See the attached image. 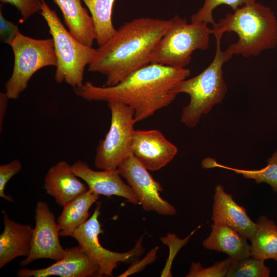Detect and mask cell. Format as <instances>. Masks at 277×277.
<instances>
[{"label": "cell", "instance_id": "1", "mask_svg": "<svg viewBox=\"0 0 277 277\" xmlns=\"http://www.w3.org/2000/svg\"><path fill=\"white\" fill-rule=\"evenodd\" d=\"M190 74L186 68L150 63L115 85L101 87L87 82L73 91L88 101L121 102L132 109L138 122L170 105L177 95L174 87Z\"/></svg>", "mask_w": 277, "mask_h": 277}, {"label": "cell", "instance_id": "2", "mask_svg": "<svg viewBox=\"0 0 277 277\" xmlns=\"http://www.w3.org/2000/svg\"><path fill=\"white\" fill-rule=\"evenodd\" d=\"M171 20L140 17L125 23L106 43L99 46L88 70L106 76L104 86L117 84L150 63L151 55Z\"/></svg>", "mask_w": 277, "mask_h": 277}, {"label": "cell", "instance_id": "3", "mask_svg": "<svg viewBox=\"0 0 277 277\" xmlns=\"http://www.w3.org/2000/svg\"><path fill=\"white\" fill-rule=\"evenodd\" d=\"M235 32L238 41L224 51L230 57L258 56L262 51L277 46V19L271 8L259 3L243 5L228 13L211 29L214 35Z\"/></svg>", "mask_w": 277, "mask_h": 277}, {"label": "cell", "instance_id": "4", "mask_svg": "<svg viewBox=\"0 0 277 277\" xmlns=\"http://www.w3.org/2000/svg\"><path fill=\"white\" fill-rule=\"evenodd\" d=\"M214 36L216 51L212 62L199 74L182 81L173 89L176 95L183 93L190 97L189 103L183 109L181 115V122L188 128L196 127L203 115L222 103L227 92L223 65L231 57L222 50V35Z\"/></svg>", "mask_w": 277, "mask_h": 277}, {"label": "cell", "instance_id": "5", "mask_svg": "<svg viewBox=\"0 0 277 277\" xmlns=\"http://www.w3.org/2000/svg\"><path fill=\"white\" fill-rule=\"evenodd\" d=\"M42 1L41 14L46 21L53 41L57 65L54 79L73 88L82 87L85 67L91 62L96 49L76 39L64 26L56 12Z\"/></svg>", "mask_w": 277, "mask_h": 277}, {"label": "cell", "instance_id": "6", "mask_svg": "<svg viewBox=\"0 0 277 277\" xmlns=\"http://www.w3.org/2000/svg\"><path fill=\"white\" fill-rule=\"evenodd\" d=\"M170 20V25L152 52L150 62L185 68L195 50L208 48L211 29L205 23L188 24L178 15Z\"/></svg>", "mask_w": 277, "mask_h": 277}, {"label": "cell", "instance_id": "7", "mask_svg": "<svg viewBox=\"0 0 277 277\" xmlns=\"http://www.w3.org/2000/svg\"><path fill=\"white\" fill-rule=\"evenodd\" d=\"M14 54V66L11 77L5 83L9 99H17L27 88L33 75L47 66H56L52 38L35 39L19 32L10 45Z\"/></svg>", "mask_w": 277, "mask_h": 277}, {"label": "cell", "instance_id": "8", "mask_svg": "<svg viewBox=\"0 0 277 277\" xmlns=\"http://www.w3.org/2000/svg\"><path fill=\"white\" fill-rule=\"evenodd\" d=\"M111 112V124L105 137L100 141L94 165L102 170H116L132 155L131 145L136 123L132 108L119 101L108 103Z\"/></svg>", "mask_w": 277, "mask_h": 277}, {"label": "cell", "instance_id": "9", "mask_svg": "<svg viewBox=\"0 0 277 277\" xmlns=\"http://www.w3.org/2000/svg\"><path fill=\"white\" fill-rule=\"evenodd\" d=\"M101 207L98 203L92 215L74 230L71 237L77 241L82 250L99 266L98 276H112L118 263L130 260L143 250L141 245V239L132 250L126 252L112 251L100 244L98 235L103 233L98 221Z\"/></svg>", "mask_w": 277, "mask_h": 277}, {"label": "cell", "instance_id": "10", "mask_svg": "<svg viewBox=\"0 0 277 277\" xmlns=\"http://www.w3.org/2000/svg\"><path fill=\"white\" fill-rule=\"evenodd\" d=\"M117 169L121 176L126 180L138 204L144 210L165 215L175 214L174 207L160 196V192L163 190L161 184L153 179L148 170L133 155L124 161Z\"/></svg>", "mask_w": 277, "mask_h": 277}, {"label": "cell", "instance_id": "11", "mask_svg": "<svg viewBox=\"0 0 277 277\" xmlns=\"http://www.w3.org/2000/svg\"><path fill=\"white\" fill-rule=\"evenodd\" d=\"M35 226L33 228L29 254L21 262L24 267L42 259L59 261L65 253L60 240V230L53 213L44 201L37 202L35 209Z\"/></svg>", "mask_w": 277, "mask_h": 277}, {"label": "cell", "instance_id": "12", "mask_svg": "<svg viewBox=\"0 0 277 277\" xmlns=\"http://www.w3.org/2000/svg\"><path fill=\"white\" fill-rule=\"evenodd\" d=\"M131 151L148 170L156 171L170 162L178 149L159 130H135Z\"/></svg>", "mask_w": 277, "mask_h": 277}, {"label": "cell", "instance_id": "13", "mask_svg": "<svg viewBox=\"0 0 277 277\" xmlns=\"http://www.w3.org/2000/svg\"><path fill=\"white\" fill-rule=\"evenodd\" d=\"M99 266L78 246L65 249L63 259L46 268L18 269V277H47L56 275L62 277L98 276Z\"/></svg>", "mask_w": 277, "mask_h": 277}, {"label": "cell", "instance_id": "14", "mask_svg": "<svg viewBox=\"0 0 277 277\" xmlns=\"http://www.w3.org/2000/svg\"><path fill=\"white\" fill-rule=\"evenodd\" d=\"M71 169L77 176L87 184L88 189L92 192L108 196H118L134 204H138L132 188L122 180L117 169L95 171L81 160L74 163Z\"/></svg>", "mask_w": 277, "mask_h": 277}, {"label": "cell", "instance_id": "15", "mask_svg": "<svg viewBox=\"0 0 277 277\" xmlns=\"http://www.w3.org/2000/svg\"><path fill=\"white\" fill-rule=\"evenodd\" d=\"M211 219L214 223L231 227L249 240L256 229V223L250 219L245 208L238 204L220 184L215 188Z\"/></svg>", "mask_w": 277, "mask_h": 277}, {"label": "cell", "instance_id": "16", "mask_svg": "<svg viewBox=\"0 0 277 277\" xmlns=\"http://www.w3.org/2000/svg\"><path fill=\"white\" fill-rule=\"evenodd\" d=\"M78 178L72 171L71 165L61 161L48 170L44 188L58 205L63 207L88 189Z\"/></svg>", "mask_w": 277, "mask_h": 277}, {"label": "cell", "instance_id": "17", "mask_svg": "<svg viewBox=\"0 0 277 277\" xmlns=\"http://www.w3.org/2000/svg\"><path fill=\"white\" fill-rule=\"evenodd\" d=\"M4 214V229L0 234V268L18 256L27 257L30 253L33 228L21 224Z\"/></svg>", "mask_w": 277, "mask_h": 277}, {"label": "cell", "instance_id": "18", "mask_svg": "<svg viewBox=\"0 0 277 277\" xmlns=\"http://www.w3.org/2000/svg\"><path fill=\"white\" fill-rule=\"evenodd\" d=\"M211 228L210 235L203 242L205 248L224 252L235 261L251 256L247 239L237 231L220 223L213 222Z\"/></svg>", "mask_w": 277, "mask_h": 277}, {"label": "cell", "instance_id": "19", "mask_svg": "<svg viewBox=\"0 0 277 277\" xmlns=\"http://www.w3.org/2000/svg\"><path fill=\"white\" fill-rule=\"evenodd\" d=\"M61 10L71 34L81 43L92 47L96 38L93 22L82 0H53Z\"/></svg>", "mask_w": 277, "mask_h": 277}, {"label": "cell", "instance_id": "20", "mask_svg": "<svg viewBox=\"0 0 277 277\" xmlns=\"http://www.w3.org/2000/svg\"><path fill=\"white\" fill-rule=\"evenodd\" d=\"M99 199V195L88 189L63 206L57 220L60 235L71 236L74 230L89 219V210Z\"/></svg>", "mask_w": 277, "mask_h": 277}, {"label": "cell", "instance_id": "21", "mask_svg": "<svg viewBox=\"0 0 277 277\" xmlns=\"http://www.w3.org/2000/svg\"><path fill=\"white\" fill-rule=\"evenodd\" d=\"M255 232L250 239L251 256L265 262L268 259L277 261V225L265 215L256 222Z\"/></svg>", "mask_w": 277, "mask_h": 277}, {"label": "cell", "instance_id": "22", "mask_svg": "<svg viewBox=\"0 0 277 277\" xmlns=\"http://www.w3.org/2000/svg\"><path fill=\"white\" fill-rule=\"evenodd\" d=\"M88 7L92 18L96 33L95 40L99 46L110 40L116 33L112 21L115 0H82Z\"/></svg>", "mask_w": 277, "mask_h": 277}, {"label": "cell", "instance_id": "23", "mask_svg": "<svg viewBox=\"0 0 277 277\" xmlns=\"http://www.w3.org/2000/svg\"><path fill=\"white\" fill-rule=\"evenodd\" d=\"M267 165L258 170H245L229 167L217 163L214 159L207 157L203 160L202 167L208 169L222 168L234 171L247 179H252L257 184L265 183L270 185L273 191L277 192V149L267 160Z\"/></svg>", "mask_w": 277, "mask_h": 277}, {"label": "cell", "instance_id": "24", "mask_svg": "<svg viewBox=\"0 0 277 277\" xmlns=\"http://www.w3.org/2000/svg\"><path fill=\"white\" fill-rule=\"evenodd\" d=\"M264 262L251 256L234 261L226 277H268L270 270Z\"/></svg>", "mask_w": 277, "mask_h": 277}, {"label": "cell", "instance_id": "25", "mask_svg": "<svg viewBox=\"0 0 277 277\" xmlns=\"http://www.w3.org/2000/svg\"><path fill=\"white\" fill-rule=\"evenodd\" d=\"M256 0H205L203 6L191 17V23L202 22L214 25L215 22L213 11L217 6L225 4L230 6L233 11L243 5L256 2Z\"/></svg>", "mask_w": 277, "mask_h": 277}, {"label": "cell", "instance_id": "26", "mask_svg": "<svg viewBox=\"0 0 277 277\" xmlns=\"http://www.w3.org/2000/svg\"><path fill=\"white\" fill-rule=\"evenodd\" d=\"M234 261L228 258L215 262L212 266L203 268L200 262H192L187 277L226 276Z\"/></svg>", "mask_w": 277, "mask_h": 277}, {"label": "cell", "instance_id": "27", "mask_svg": "<svg viewBox=\"0 0 277 277\" xmlns=\"http://www.w3.org/2000/svg\"><path fill=\"white\" fill-rule=\"evenodd\" d=\"M22 168V164L18 159H13L8 163L0 166V197L9 202L14 200L10 195L5 193L6 184Z\"/></svg>", "mask_w": 277, "mask_h": 277}, {"label": "cell", "instance_id": "28", "mask_svg": "<svg viewBox=\"0 0 277 277\" xmlns=\"http://www.w3.org/2000/svg\"><path fill=\"white\" fill-rule=\"evenodd\" d=\"M4 4H10L15 7L20 12L21 17L20 23L27 21L30 17L42 8V0H0Z\"/></svg>", "mask_w": 277, "mask_h": 277}, {"label": "cell", "instance_id": "29", "mask_svg": "<svg viewBox=\"0 0 277 277\" xmlns=\"http://www.w3.org/2000/svg\"><path fill=\"white\" fill-rule=\"evenodd\" d=\"M19 32L17 26L6 19L0 9V38L1 42L10 45L17 34Z\"/></svg>", "mask_w": 277, "mask_h": 277}, {"label": "cell", "instance_id": "30", "mask_svg": "<svg viewBox=\"0 0 277 277\" xmlns=\"http://www.w3.org/2000/svg\"><path fill=\"white\" fill-rule=\"evenodd\" d=\"M157 248V247H155L151 250L144 259L139 262L138 263L135 264L134 266L133 265L131 266V267H129L126 271H125L119 275V276H126L143 269L145 266L151 263V262H153L155 259Z\"/></svg>", "mask_w": 277, "mask_h": 277}, {"label": "cell", "instance_id": "31", "mask_svg": "<svg viewBox=\"0 0 277 277\" xmlns=\"http://www.w3.org/2000/svg\"><path fill=\"white\" fill-rule=\"evenodd\" d=\"M9 99L6 92L0 93V130L3 129V123L6 113L8 100Z\"/></svg>", "mask_w": 277, "mask_h": 277}]
</instances>
